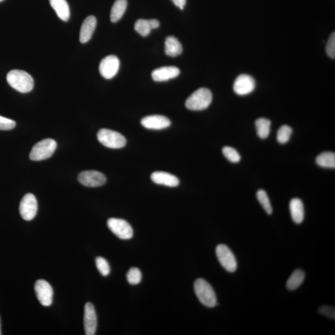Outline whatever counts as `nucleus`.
<instances>
[{"label":"nucleus","instance_id":"obj_1","mask_svg":"<svg viewBox=\"0 0 335 335\" xmlns=\"http://www.w3.org/2000/svg\"><path fill=\"white\" fill-rule=\"evenodd\" d=\"M7 80L13 88L20 93H29L34 88L33 77L25 71L13 70L8 73Z\"/></svg>","mask_w":335,"mask_h":335},{"label":"nucleus","instance_id":"obj_2","mask_svg":"<svg viewBox=\"0 0 335 335\" xmlns=\"http://www.w3.org/2000/svg\"><path fill=\"white\" fill-rule=\"evenodd\" d=\"M194 289L201 304L209 308L214 307L217 305V297L213 288L205 279H196L194 282Z\"/></svg>","mask_w":335,"mask_h":335},{"label":"nucleus","instance_id":"obj_3","mask_svg":"<svg viewBox=\"0 0 335 335\" xmlns=\"http://www.w3.org/2000/svg\"><path fill=\"white\" fill-rule=\"evenodd\" d=\"M212 101V94L208 88H200L194 92L186 101L189 110H202L208 108Z\"/></svg>","mask_w":335,"mask_h":335},{"label":"nucleus","instance_id":"obj_4","mask_svg":"<svg viewBox=\"0 0 335 335\" xmlns=\"http://www.w3.org/2000/svg\"><path fill=\"white\" fill-rule=\"evenodd\" d=\"M57 148V142L53 139H46L40 141L32 148L30 157L33 161H41L50 158Z\"/></svg>","mask_w":335,"mask_h":335},{"label":"nucleus","instance_id":"obj_5","mask_svg":"<svg viewBox=\"0 0 335 335\" xmlns=\"http://www.w3.org/2000/svg\"><path fill=\"white\" fill-rule=\"evenodd\" d=\"M99 142L110 148H121L126 144V139L120 133L110 129H102L97 134Z\"/></svg>","mask_w":335,"mask_h":335},{"label":"nucleus","instance_id":"obj_6","mask_svg":"<svg viewBox=\"0 0 335 335\" xmlns=\"http://www.w3.org/2000/svg\"><path fill=\"white\" fill-rule=\"evenodd\" d=\"M218 261L230 273H234L237 268V261L234 253L226 244H220L215 250Z\"/></svg>","mask_w":335,"mask_h":335},{"label":"nucleus","instance_id":"obj_7","mask_svg":"<svg viewBox=\"0 0 335 335\" xmlns=\"http://www.w3.org/2000/svg\"><path fill=\"white\" fill-rule=\"evenodd\" d=\"M107 224L110 231L122 240H128L133 237L132 227L125 220L110 218L107 220Z\"/></svg>","mask_w":335,"mask_h":335},{"label":"nucleus","instance_id":"obj_8","mask_svg":"<svg viewBox=\"0 0 335 335\" xmlns=\"http://www.w3.org/2000/svg\"><path fill=\"white\" fill-rule=\"evenodd\" d=\"M19 212L23 219L30 221L36 216L37 202L33 194L29 193L23 197L19 206Z\"/></svg>","mask_w":335,"mask_h":335},{"label":"nucleus","instance_id":"obj_9","mask_svg":"<svg viewBox=\"0 0 335 335\" xmlns=\"http://www.w3.org/2000/svg\"><path fill=\"white\" fill-rule=\"evenodd\" d=\"M34 289L40 304L44 307L51 305L54 292L53 289L48 282L39 279L35 284Z\"/></svg>","mask_w":335,"mask_h":335},{"label":"nucleus","instance_id":"obj_10","mask_svg":"<svg viewBox=\"0 0 335 335\" xmlns=\"http://www.w3.org/2000/svg\"><path fill=\"white\" fill-rule=\"evenodd\" d=\"M120 62L115 55H109L103 60L100 64V74L106 79H111L118 74Z\"/></svg>","mask_w":335,"mask_h":335},{"label":"nucleus","instance_id":"obj_11","mask_svg":"<svg viewBox=\"0 0 335 335\" xmlns=\"http://www.w3.org/2000/svg\"><path fill=\"white\" fill-rule=\"evenodd\" d=\"M81 185L88 187H98L106 182V177L101 172L94 170L81 172L78 175Z\"/></svg>","mask_w":335,"mask_h":335},{"label":"nucleus","instance_id":"obj_12","mask_svg":"<svg viewBox=\"0 0 335 335\" xmlns=\"http://www.w3.org/2000/svg\"><path fill=\"white\" fill-rule=\"evenodd\" d=\"M84 327L86 335H94L97 329V316L94 306L86 303L84 306Z\"/></svg>","mask_w":335,"mask_h":335},{"label":"nucleus","instance_id":"obj_13","mask_svg":"<svg viewBox=\"0 0 335 335\" xmlns=\"http://www.w3.org/2000/svg\"><path fill=\"white\" fill-rule=\"evenodd\" d=\"M255 88V81L249 75L242 74L236 78L234 84L235 93L240 96L250 94Z\"/></svg>","mask_w":335,"mask_h":335},{"label":"nucleus","instance_id":"obj_14","mask_svg":"<svg viewBox=\"0 0 335 335\" xmlns=\"http://www.w3.org/2000/svg\"><path fill=\"white\" fill-rule=\"evenodd\" d=\"M143 126L148 129L161 130L170 127V119L161 115H152L143 118L141 121Z\"/></svg>","mask_w":335,"mask_h":335},{"label":"nucleus","instance_id":"obj_15","mask_svg":"<svg viewBox=\"0 0 335 335\" xmlns=\"http://www.w3.org/2000/svg\"><path fill=\"white\" fill-rule=\"evenodd\" d=\"M180 74V70L176 66H163L153 71L151 77L154 81L161 82L173 79L177 77Z\"/></svg>","mask_w":335,"mask_h":335},{"label":"nucleus","instance_id":"obj_16","mask_svg":"<svg viewBox=\"0 0 335 335\" xmlns=\"http://www.w3.org/2000/svg\"><path fill=\"white\" fill-rule=\"evenodd\" d=\"M151 179L156 184L176 187L180 184V181L173 174L164 171H155L151 175Z\"/></svg>","mask_w":335,"mask_h":335},{"label":"nucleus","instance_id":"obj_17","mask_svg":"<svg viewBox=\"0 0 335 335\" xmlns=\"http://www.w3.org/2000/svg\"><path fill=\"white\" fill-rule=\"evenodd\" d=\"M97 25V20L94 16H89L84 20L80 33V41L81 43L89 41L94 33Z\"/></svg>","mask_w":335,"mask_h":335},{"label":"nucleus","instance_id":"obj_18","mask_svg":"<svg viewBox=\"0 0 335 335\" xmlns=\"http://www.w3.org/2000/svg\"><path fill=\"white\" fill-rule=\"evenodd\" d=\"M160 23L158 20L139 19L136 21L134 29L142 36H147L150 33L151 30L159 27Z\"/></svg>","mask_w":335,"mask_h":335},{"label":"nucleus","instance_id":"obj_19","mask_svg":"<svg viewBox=\"0 0 335 335\" xmlns=\"http://www.w3.org/2000/svg\"><path fill=\"white\" fill-rule=\"evenodd\" d=\"M289 209L294 222L301 224L304 218V208L302 201L299 198H294L291 200Z\"/></svg>","mask_w":335,"mask_h":335},{"label":"nucleus","instance_id":"obj_20","mask_svg":"<svg viewBox=\"0 0 335 335\" xmlns=\"http://www.w3.org/2000/svg\"><path fill=\"white\" fill-rule=\"evenodd\" d=\"M49 2L59 18L63 21H68L71 12L66 0H49Z\"/></svg>","mask_w":335,"mask_h":335},{"label":"nucleus","instance_id":"obj_21","mask_svg":"<svg viewBox=\"0 0 335 335\" xmlns=\"http://www.w3.org/2000/svg\"><path fill=\"white\" fill-rule=\"evenodd\" d=\"M165 51L168 56H178L183 52V46L175 37L169 36L165 40Z\"/></svg>","mask_w":335,"mask_h":335},{"label":"nucleus","instance_id":"obj_22","mask_svg":"<svg viewBox=\"0 0 335 335\" xmlns=\"http://www.w3.org/2000/svg\"><path fill=\"white\" fill-rule=\"evenodd\" d=\"M127 7V0H116L110 11V21L116 23L123 16Z\"/></svg>","mask_w":335,"mask_h":335},{"label":"nucleus","instance_id":"obj_23","mask_svg":"<svg viewBox=\"0 0 335 335\" xmlns=\"http://www.w3.org/2000/svg\"><path fill=\"white\" fill-rule=\"evenodd\" d=\"M304 279L305 273L302 270L298 269L294 271L287 281V289L290 291L298 289L304 282Z\"/></svg>","mask_w":335,"mask_h":335},{"label":"nucleus","instance_id":"obj_24","mask_svg":"<svg viewBox=\"0 0 335 335\" xmlns=\"http://www.w3.org/2000/svg\"><path fill=\"white\" fill-rule=\"evenodd\" d=\"M272 122L266 118H259L255 122L256 131L259 138L266 139L270 135Z\"/></svg>","mask_w":335,"mask_h":335},{"label":"nucleus","instance_id":"obj_25","mask_svg":"<svg viewBox=\"0 0 335 335\" xmlns=\"http://www.w3.org/2000/svg\"><path fill=\"white\" fill-rule=\"evenodd\" d=\"M316 163L323 168H334L335 154L330 151L322 153L317 157Z\"/></svg>","mask_w":335,"mask_h":335},{"label":"nucleus","instance_id":"obj_26","mask_svg":"<svg viewBox=\"0 0 335 335\" xmlns=\"http://www.w3.org/2000/svg\"><path fill=\"white\" fill-rule=\"evenodd\" d=\"M256 197L266 213L269 215L272 214L273 208L266 191L260 189L256 193Z\"/></svg>","mask_w":335,"mask_h":335},{"label":"nucleus","instance_id":"obj_27","mask_svg":"<svg viewBox=\"0 0 335 335\" xmlns=\"http://www.w3.org/2000/svg\"><path fill=\"white\" fill-rule=\"evenodd\" d=\"M293 133L292 128L287 125H284L279 128L277 133V140L281 144H285L289 141Z\"/></svg>","mask_w":335,"mask_h":335},{"label":"nucleus","instance_id":"obj_28","mask_svg":"<svg viewBox=\"0 0 335 335\" xmlns=\"http://www.w3.org/2000/svg\"><path fill=\"white\" fill-rule=\"evenodd\" d=\"M222 153L226 158L232 163H238L240 161L241 157L235 148L231 147L223 148Z\"/></svg>","mask_w":335,"mask_h":335},{"label":"nucleus","instance_id":"obj_29","mask_svg":"<svg viewBox=\"0 0 335 335\" xmlns=\"http://www.w3.org/2000/svg\"><path fill=\"white\" fill-rule=\"evenodd\" d=\"M127 279L132 285L138 284L142 280V273L138 268H130L127 274Z\"/></svg>","mask_w":335,"mask_h":335},{"label":"nucleus","instance_id":"obj_30","mask_svg":"<svg viewBox=\"0 0 335 335\" xmlns=\"http://www.w3.org/2000/svg\"><path fill=\"white\" fill-rule=\"evenodd\" d=\"M96 265L99 272L103 276H107L110 273V266L107 262L103 257H98L96 259Z\"/></svg>","mask_w":335,"mask_h":335},{"label":"nucleus","instance_id":"obj_31","mask_svg":"<svg viewBox=\"0 0 335 335\" xmlns=\"http://www.w3.org/2000/svg\"><path fill=\"white\" fill-rule=\"evenodd\" d=\"M326 52L329 57L331 59L335 58V34L333 32L330 35L328 40L327 46H326Z\"/></svg>","mask_w":335,"mask_h":335},{"label":"nucleus","instance_id":"obj_32","mask_svg":"<svg viewBox=\"0 0 335 335\" xmlns=\"http://www.w3.org/2000/svg\"><path fill=\"white\" fill-rule=\"evenodd\" d=\"M319 313L328 317L329 319L334 320L335 309L334 307L328 305H323L319 308Z\"/></svg>","mask_w":335,"mask_h":335},{"label":"nucleus","instance_id":"obj_33","mask_svg":"<svg viewBox=\"0 0 335 335\" xmlns=\"http://www.w3.org/2000/svg\"><path fill=\"white\" fill-rule=\"evenodd\" d=\"M16 122L11 119L0 116V130H9L14 129Z\"/></svg>","mask_w":335,"mask_h":335},{"label":"nucleus","instance_id":"obj_34","mask_svg":"<svg viewBox=\"0 0 335 335\" xmlns=\"http://www.w3.org/2000/svg\"><path fill=\"white\" fill-rule=\"evenodd\" d=\"M173 2V4L176 6L177 7H178L181 10H183L186 4V0H171Z\"/></svg>","mask_w":335,"mask_h":335},{"label":"nucleus","instance_id":"obj_35","mask_svg":"<svg viewBox=\"0 0 335 335\" xmlns=\"http://www.w3.org/2000/svg\"><path fill=\"white\" fill-rule=\"evenodd\" d=\"M0 334H2V333H1V325H0Z\"/></svg>","mask_w":335,"mask_h":335},{"label":"nucleus","instance_id":"obj_36","mask_svg":"<svg viewBox=\"0 0 335 335\" xmlns=\"http://www.w3.org/2000/svg\"><path fill=\"white\" fill-rule=\"evenodd\" d=\"M3 1H4V0H0V2H2Z\"/></svg>","mask_w":335,"mask_h":335}]
</instances>
